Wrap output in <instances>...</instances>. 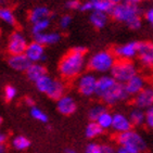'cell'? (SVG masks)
<instances>
[{"label":"cell","mask_w":153,"mask_h":153,"mask_svg":"<svg viewBox=\"0 0 153 153\" xmlns=\"http://www.w3.org/2000/svg\"><path fill=\"white\" fill-rule=\"evenodd\" d=\"M85 54V48L75 47L60 60L58 70H59V74L63 79H75L84 73V70L87 64Z\"/></svg>","instance_id":"1"},{"label":"cell","mask_w":153,"mask_h":153,"mask_svg":"<svg viewBox=\"0 0 153 153\" xmlns=\"http://www.w3.org/2000/svg\"><path fill=\"white\" fill-rule=\"evenodd\" d=\"M110 14L115 21L126 24L131 30H138L141 27L142 21L138 4L124 1L120 4H115Z\"/></svg>","instance_id":"2"},{"label":"cell","mask_w":153,"mask_h":153,"mask_svg":"<svg viewBox=\"0 0 153 153\" xmlns=\"http://www.w3.org/2000/svg\"><path fill=\"white\" fill-rule=\"evenodd\" d=\"M113 51L110 50H100L98 52L94 53L87 61L89 70L92 73L98 74H108L111 72V70L114 66L115 62H116Z\"/></svg>","instance_id":"3"},{"label":"cell","mask_w":153,"mask_h":153,"mask_svg":"<svg viewBox=\"0 0 153 153\" xmlns=\"http://www.w3.org/2000/svg\"><path fill=\"white\" fill-rule=\"evenodd\" d=\"M35 85L36 88L41 94H46L48 98L53 99V100H58L60 97L65 94V91H66V86L63 80L54 78L48 74L40 77L35 82Z\"/></svg>","instance_id":"4"},{"label":"cell","mask_w":153,"mask_h":153,"mask_svg":"<svg viewBox=\"0 0 153 153\" xmlns=\"http://www.w3.org/2000/svg\"><path fill=\"white\" fill-rule=\"evenodd\" d=\"M110 75L120 84H125L138 73L137 66L133 61L128 60H116L114 66L110 72Z\"/></svg>","instance_id":"5"},{"label":"cell","mask_w":153,"mask_h":153,"mask_svg":"<svg viewBox=\"0 0 153 153\" xmlns=\"http://www.w3.org/2000/svg\"><path fill=\"white\" fill-rule=\"evenodd\" d=\"M116 141H117L118 146H121V147L130 148V149L137 150L139 152L144 151L146 147H147L143 137L138 131H136L134 129L118 134L117 137H116Z\"/></svg>","instance_id":"6"},{"label":"cell","mask_w":153,"mask_h":153,"mask_svg":"<svg viewBox=\"0 0 153 153\" xmlns=\"http://www.w3.org/2000/svg\"><path fill=\"white\" fill-rule=\"evenodd\" d=\"M98 77L92 72H86L76 78V88L80 94L85 97H92L96 94Z\"/></svg>","instance_id":"7"},{"label":"cell","mask_w":153,"mask_h":153,"mask_svg":"<svg viewBox=\"0 0 153 153\" xmlns=\"http://www.w3.org/2000/svg\"><path fill=\"white\" fill-rule=\"evenodd\" d=\"M27 45H28V41L24 34H22L21 32H13L7 44V51L10 56L21 54L25 52Z\"/></svg>","instance_id":"8"},{"label":"cell","mask_w":153,"mask_h":153,"mask_svg":"<svg viewBox=\"0 0 153 153\" xmlns=\"http://www.w3.org/2000/svg\"><path fill=\"white\" fill-rule=\"evenodd\" d=\"M139 42L138 41H129L124 45H120L114 48L113 53L117 60H128L133 61L136 56H138Z\"/></svg>","instance_id":"9"},{"label":"cell","mask_w":153,"mask_h":153,"mask_svg":"<svg viewBox=\"0 0 153 153\" xmlns=\"http://www.w3.org/2000/svg\"><path fill=\"white\" fill-rule=\"evenodd\" d=\"M127 98H128V94H127L126 90H125L124 85L123 84H120V82H116L112 88L110 89L109 91L101 98L100 100L102 101L104 104L114 105L116 103L126 100Z\"/></svg>","instance_id":"10"},{"label":"cell","mask_w":153,"mask_h":153,"mask_svg":"<svg viewBox=\"0 0 153 153\" xmlns=\"http://www.w3.org/2000/svg\"><path fill=\"white\" fill-rule=\"evenodd\" d=\"M24 54L30 60V63H40L41 61H45V59H46L45 46H42L35 40L28 42Z\"/></svg>","instance_id":"11"},{"label":"cell","mask_w":153,"mask_h":153,"mask_svg":"<svg viewBox=\"0 0 153 153\" xmlns=\"http://www.w3.org/2000/svg\"><path fill=\"white\" fill-rule=\"evenodd\" d=\"M138 59L143 68H153V44L139 42Z\"/></svg>","instance_id":"12"},{"label":"cell","mask_w":153,"mask_h":153,"mask_svg":"<svg viewBox=\"0 0 153 153\" xmlns=\"http://www.w3.org/2000/svg\"><path fill=\"white\" fill-rule=\"evenodd\" d=\"M134 105L142 110H147L153 105V88L152 86H146L141 91L134 97Z\"/></svg>","instance_id":"13"},{"label":"cell","mask_w":153,"mask_h":153,"mask_svg":"<svg viewBox=\"0 0 153 153\" xmlns=\"http://www.w3.org/2000/svg\"><path fill=\"white\" fill-rule=\"evenodd\" d=\"M133 124L130 122L128 115L124 114L122 112H117L113 114V123H112V128L111 129L114 131L115 134H122L125 131L133 129Z\"/></svg>","instance_id":"14"},{"label":"cell","mask_w":153,"mask_h":153,"mask_svg":"<svg viewBox=\"0 0 153 153\" xmlns=\"http://www.w3.org/2000/svg\"><path fill=\"white\" fill-rule=\"evenodd\" d=\"M147 86V79L140 74H136L127 82L124 84L125 90H126L128 97H135L136 94H139L142 89Z\"/></svg>","instance_id":"15"},{"label":"cell","mask_w":153,"mask_h":153,"mask_svg":"<svg viewBox=\"0 0 153 153\" xmlns=\"http://www.w3.org/2000/svg\"><path fill=\"white\" fill-rule=\"evenodd\" d=\"M77 109L76 101L70 94H63L56 100V110L61 113L62 115H72L75 113Z\"/></svg>","instance_id":"16"},{"label":"cell","mask_w":153,"mask_h":153,"mask_svg":"<svg viewBox=\"0 0 153 153\" xmlns=\"http://www.w3.org/2000/svg\"><path fill=\"white\" fill-rule=\"evenodd\" d=\"M116 82H116L111 75H108V74H104V75H101L100 77H98L97 88H96V96H97L99 99H101Z\"/></svg>","instance_id":"17"},{"label":"cell","mask_w":153,"mask_h":153,"mask_svg":"<svg viewBox=\"0 0 153 153\" xmlns=\"http://www.w3.org/2000/svg\"><path fill=\"white\" fill-rule=\"evenodd\" d=\"M8 64L12 70L16 72H26V70L30 65V62L24 53H21V54L10 56L8 58Z\"/></svg>","instance_id":"18"},{"label":"cell","mask_w":153,"mask_h":153,"mask_svg":"<svg viewBox=\"0 0 153 153\" xmlns=\"http://www.w3.org/2000/svg\"><path fill=\"white\" fill-rule=\"evenodd\" d=\"M62 36L58 32H44L41 34L34 36V40L39 42L42 46H52V45L58 44L61 40Z\"/></svg>","instance_id":"19"},{"label":"cell","mask_w":153,"mask_h":153,"mask_svg":"<svg viewBox=\"0 0 153 153\" xmlns=\"http://www.w3.org/2000/svg\"><path fill=\"white\" fill-rule=\"evenodd\" d=\"M26 76L27 78L33 82H36L37 80L47 74L46 68L40 63H30L28 68L26 70Z\"/></svg>","instance_id":"20"},{"label":"cell","mask_w":153,"mask_h":153,"mask_svg":"<svg viewBox=\"0 0 153 153\" xmlns=\"http://www.w3.org/2000/svg\"><path fill=\"white\" fill-rule=\"evenodd\" d=\"M89 20H90V23L94 28L101 30L103 27H105V25L108 24L109 15L106 13H103V12L92 11L90 16H89Z\"/></svg>","instance_id":"21"},{"label":"cell","mask_w":153,"mask_h":153,"mask_svg":"<svg viewBox=\"0 0 153 153\" xmlns=\"http://www.w3.org/2000/svg\"><path fill=\"white\" fill-rule=\"evenodd\" d=\"M85 153H116V150L110 144L90 142L86 146Z\"/></svg>","instance_id":"22"},{"label":"cell","mask_w":153,"mask_h":153,"mask_svg":"<svg viewBox=\"0 0 153 153\" xmlns=\"http://www.w3.org/2000/svg\"><path fill=\"white\" fill-rule=\"evenodd\" d=\"M128 117L133 124V126L140 127L144 125V122H146V112H144V110L134 106L133 109L130 110Z\"/></svg>","instance_id":"23"},{"label":"cell","mask_w":153,"mask_h":153,"mask_svg":"<svg viewBox=\"0 0 153 153\" xmlns=\"http://www.w3.org/2000/svg\"><path fill=\"white\" fill-rule=\"evenodd\" d=\"M50 16V10L47 7H36L30 11V23H35L44 19H48Z\"/></svg>","instance_id":"24"},{"label":"cell","mask_w":153,"mask_h":153,"mask_svg":"<svg viewBox=\"0 0 153 153\" xmlns=\"http://www.w3.org/2000/svg\"><path fill=\"white\" fill-rule=\"evenodd\" d=\"M12 144V148L16 151H24L28 149L30 146V139L25 137V136H22V135H19V136H15L13 137L11 141Z\"/></svg>","instance_id":"25"},{"label":"cell","mask_w":153,"mask_h":153,"mask_svg":"<svg viewBox=\"0 0 153 153\" xmlns=\"http://www.w3.org/2000/svg\"><path fill=\"white\" fill-rule=\"evenodd\" d=\"M103 131H104V130L99 126V124L94 121L90 122L85 128V135H86V137L89 139L97 138V137L102 135Z\"/></svg>","instance_id":"26"},{"label":"cell","mask_w":153,"mask_h":153,"mask_svg":"<svg viewBox=\"0 0 153 153\" xmlns=\"http://www.w3.org/2000/svg\"><path fill=\"white\" fill-rule=\"evenodd\" d=\"M96 122L99 124V126H100L103 130L111 129V128H112V123H113V114L106 110V111H104V112L97 118Z\"/></svg>","instance_id":"27"},{"label":"cell","mask_w":153,"mask_h":153,"mask_svg":"<svg viewBox=\"0 0 153 153\" xmlns=\"http://www.w3.org/2000/svg\"><path fill=\"white\" fill-rule=\"evenodd\" d=\"M0 21H2L3 23L11 25V26L16 23L14 13L8 7H0Z\"/></svg>","instance_id":"28"},{"label":"cell","mask_w":153,"mask_h":153,"mask_svg":"<svg viewBox=\"0 0 153 153\" xmlns=\"http://www.w3.org/2000/svg\"><path fill=\"white\" fill-rule=\"evenodd\" d=\"M50 26V19H44V20H40L38 22H35V23L32 24V33L33 35H38L44 32H47V30Z\"/></svg>","instance_id":"29"},{"label":"cell","mask_w":153,"mask_h":153,"mask_svg":"<svg viewBox=\"0 0 153 153\" xmlns=\"http://www.w3.org/2000/svg\"><path fill=\"white\" fill-rule=\"evenodd\" d=\"M114 4L110 2L109 0H97L94 2V11H99L110 14L112 12V9Z\"/></svg>","instance_id":"30"},{"label":"cell","mask_w":153,"mask_h":153,"mask_svg":"<svg viewBox=\"0 0 153 153\" xmlns=\"http://www.w3.org/2000/svg\"><path fill=\"white\" fill-rule=\"evenodd\" d=\"M30 116L40 123H47L48 122V115L38 106H30Z\"/></svg>","instance_id":"31"},{"label":"cell","mask_w":153,"mask_h":153,"mask_svg":"<svg viewBox=\"0 0 153 153\" xmlns=\"http://www.w3.org/2000/svg\"><path fill=\"white\" fill-rule=\"evenodd\" d=\"M104 111H106L105 106L103 105V104H94V106L90 108V110L88 111V117L90 121H94L96 122L97 121V118L102 114Z\"/></svg>","instance_id":"32"},{"label":"cell","mask_w":153,"mask_h":153,"mask_svg":"<svg viewBox=\"0 0 153 153\" xmlns=\"http://www.w3.org/2000/svg\"><path fill=\"white\" fill-rule=\"evenodd\" d=\"M3 96H4V99L7 101H13L18 96V90L14 86L8 85L6 86V88L3 90Z\"/></svg>","instance_id":"33"},{"label":"cell","mask_w":153,"mask_h":153,"mask_svg":"<svg viewBox=\"0 0 153 153\" xmlns=\"http://www.w3.org/2000/svg\"><path fill=\"white\" fill-rule=\"evenodd\" d=\"M146 112V122H144V125L150 128V129H153V105H151L150 108H148L147 110H144Z\"/></svg>","instance_id":"34"},{"label":"cell","mask_w":153,"mask_h":153,"mask_svg":"<svg viewBox=\"0 0 153 153\" xmlns=\"http://www.w3.org/2000/svg\"><path fill=\"white\" fill-rule=\"evenodd\" d=\"M72 24V16L68 14H64L63 16H61L59 21V25L61 30H68V27L71 26Z\"/></svg>","instance_id":"35"},{"label":"cell","mask_w":153,"mask_h":153,"mask_svg":"<svg viewBox=\"0 0 153 153\" xmlns=\"http://www.w3.org/2000/svg\"><path fill=\"white\" fill-rule=\"evenodd\" d=\"M80 4H82V2L79 0H68L65 3L66 9L68 10H79Z\"/></svg>","instance_id":"36"},{"label":"cell","mask_w":153,"mask_h":153,"mask_svg":"<svg viewBox=\"0 0 153 153\" xmlns=\"http://www.w3.org/2000/svg\"><path fill=\"white\" fill-rule=\"evenodd\" d=\"M80 11L82 12H87V11H94V2L92 1H88V0H85L84 2H82L79 8Z\"/></svg>","instance_id":"37"},{"label":"cell","mask_w":153,"mask_h":153,"mask_svg":"<svg viewBox=\"0 0 153 153\" xmlns=\"http://www.w3.org/2000/svg\"><path fill=\"white\" fill-rule=\"evenodd\" d=\"M116 153H141L137 150H134V149H130V148H126V147H120L116 149Z\"/></svg>","instance_id":"38"},{"label":"cell","mask_w":153,"mask_h":153,"mask_svg":"<svg viewBox=\"0 0 153 153\" xmlns=\"http://www.w3.org/2000/svg\"><path fill=\"white\" fill-rule=\"evenodd\" d=\"M144 18L153 26V8H150L149 10H147V12L144 13Z\"/></svg>","instance_id":"39"},{"label":"cell","mask_w":153,"mask_h":153,"mask_svg":"<svg viewBox=\"0 0 153 153\" xmlns=\"http://www.w3.org/2000/svg\"><path fill=\"white\" fill-rule=\"evenodd\" d=\"M25 103H26L27 105H30V106H34L35 104V101H34V99H32V98H30V97H27V98H25Z\"/></svg>","instance_id":"40"},{"label":"cell","mask_w":153,"mask_h":153,"mask_svg":"<svg viewBox=\"0 0 153 153\" xmlns=\"http://www.w3.org/2000/svg\"><path fill=\"white\" fill-rule=\"evenodd\" d=\"M6 138H7L6 135L0 131V146H1V144H4V142H6Z\"/></svg>","instance_id":"41"},{"label":"cell","mask_w":153,"mask_h":153,"mask_svg":"<svg viewBox=\"0 0 153 153\" xmlns=\"http://www.w3.org/2000/svg\"><path fill=\"white\" fill-rule=\"evenodd\" d=\"M110 2H112L113 4H120V3H122V2H124V1H125V0H109Z\"/></svg>","instance_id":"42"},{"label":"cell","mask_w":153,"mask_h":153,"mask_svg":"<svg viewBox=\"0 0 153 153\" xmlns=\"http://www.w3.org/2000/svg\"><path fill=\"white\" fill-rule=\"evenodd\" d=\"M126 2H129V3H133V4H138L141 0H125Z\"/></svg>","instance_id":"43"},{"label":"cell","mask_w":153,"mask_h":153,"mask_svg":"<svg viewBox=\"0 0 153 153\" xmlns=\"http://www.w3.org/2000/svg\"><path fill=\"white\" fill-rule=\"evenodd\" d=\"M65 153H77V152H76V150H74L72 148H68V149L65 150Z\"/></svg>","instance_id":"44"},{"label":"cell","mask_w":153,"mask_h":153,"mask_svg":"<svg viewBox=\"0 0 153 153\" xmlns=\"http://www.w3.org/2000/svg\"><path fill=\"white\" fill-rule=\"evenodd\" d=\"M0 153H6V146L4 144L0 146Z\"/></svg>","instance_id":"45"},{"label":"cell","mask_w":153,"mask_h":153,"mask_svg":"<svg viewBox=\"0 0 153 153\" xmlns=\"http://www.w3.org/2000/svg\"><path fill=\"white\" fill-rule=\"evenodd\" d=\"M2 123V118H1V116H0V124Z\"/></svg>","instance_id":"46"},{"label":"cell","mask_w":153,"mask_h":153,"mask_svg":"<svg viewBox=\"0 0 153 153\" xmlns=\"http://www.w3.org/2000/svg\"><path fill=\"white\" fill-rule=\"evenodd\" d=\"M88 1H92V2H94V1H97V0H88Z\"/></svg>","instance_id":"47"},{"label":"cell","mask_w":153,"mask_h":153,"mask_svg":"<svg viewBox=\"0 0 153 153\" xmlns=\"http://www.w3.org/2000/svg\"><path fill=\"white\" fill-rule=\"evenodd\" d=\"M152 88H153V79H152Z\"/></svg>","instance_id":"48"}]
</instances>
